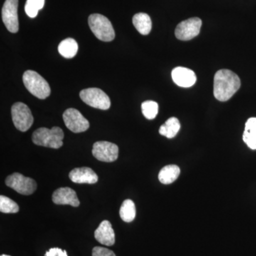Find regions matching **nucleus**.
Returning a JSON list of instances; mask_svg holds the SVG:
<instances>
[{
	"instance_id": "ddd939ff",
	"label": "nucleus",
	"mask_w": 256,
	"mask_h": 256,
	"mask_svg": "<svg viewBox=\"0 0 256 256\" xmlns=\"http://www.w3.org/2000/svg\"><path fill=\"white\" fill-rule=\"evenodd\" d=\"M173 82L182 88H190L196 82V74L191 69L184 67H176L172 72Z\"/></svg>"
},
{
	"instance_id": "6e6552de",
	"label": "nucleus",
	"mask_w": 256,
	"mask_h": 256,
	"mask_svg": "<svg viewBox=\"0 0 256 256\" xmlns=\"http://www.w3.org/2000/svg\"><path fill=\"white\" fill-rule=\"evenodd\" d=\"M118 146L107 141H98L92 146V156L99 161L112 162L118 158Z\"/></svg>"
},
{
	"instance_id": "9d476101",
	"label": "nucleus",
	"mask_w": 256,
	"mask_h": 256,
	"mask_svg": "<svg viewBox=\"0 0 256 256\" xmlns=\"http://www.w3.org/2000/svg\"><path fill=\"white\" fill-rule=\"evenodd\" d=\"M63 119L67 128L74 133L85 132L90 127L88 120L76 109H67L64 112Z\"/></svg>"
},
{
	"instance_id": "f3484780",
	"label": "nucleus",
	"mask_w": 256,
	"mask_h": 256,
	"mask_svg": "<svg viewBox=\"0 0 256 256\" xmlns=\"http://www.w3.org/2000/svg\"><path fill=\"white\" fill-rule=\"evenodd\" d=\"M132 23L138 32L142 35L149 34L152 30V21L149 15L146 13H138L134 15Z\"/></svg>"
},
{
	"instance_id": "6ab92c4d",
	"label": "nucleus",
	"mask_w": 256,
	"mask_h": 256,
	"mask_svg": "<svg viewBox=\"0 0 256 256\" xmlns=\"http://www.w3.org/2000/svg\"><path fill=\"white\" fill-rule=\"evenodd\" d=\"M78 46L75 40L66 38L58 45V52L66 58H72L78 53Z\"/></svg>"
},
{
	"instance_id": "dca6fc26",
	"label": "nucleus",
	"mask_w": 256,
	"mask_h": 256,
	"mask_svg": "<svg viewBox=\"0 0 256 256\" xmlns=\"http://www.w3.org/2000/svg\"><path fill=\"white\" fill-rule=\"evenodd\" d=\"M242 139L249 148L256 150V118L248 120Z\"/></svg>"
},
{
	"instance_id": "4be33fe9",
	"label": "nucleus",
	"mask_w": 256,
	"mask_h": 256,
	"mask_svg": "<svg viewBox=\"0 0 256 256\" xmlns=\"http://www.w3.org/2000/svg\"><path fill=\"white\" fill-rule=\"evenodd\" d=\"M20 210L18 204L9 197L1 195L0 196V210L4 214L18 213Z\"/></svg>"
},
{
	"instance_id": "0eeeda50",
	"label": "nucleus",
	"mask_w": 256,
	"mask_h": 256,
	"mask_svg": "<svg viewBox=\"0 0 256 256\" xmlns=\"http://www.w3.org/2000/svg\"><path fill=\"white\" fill-rule=\"evenodd\" d=\"M6 186L13 188L20 194L31 195L36 191L37 184L33 178H26L20 173L10 175L5 180Z\"/></svg>"
},
{
	"instance_id": "a878e982",
	"label": "nucleus",
	"mask_w": 256,
	"mask_h": 256,
	"mask_svg": "<svg viewBox=\"0 0 256 256\" xmlns=\"http://www.w3.org/2000/svg\"><path fill=\"white\" fill-rule=\"evenodd\" d=\"M45 256H68L66 250H62L58 248H50L48 252H46Z\"/></svg>"
},
{
	"instance_id": "f03ea898",
	"label": "nucleus",
	"mask_w": 256,
	"mask_h": 256,
	"mask_svg": "<svg viewBox=\"0 0 256 256\" xmlns=\"http://www.w3.org/2000/svg\"><path fill=\"white\" fill-rule=\"evenodd\" d=\"M64 138L63 130L58 127H54L52 129L38 128L32 134V141L35 144L54 149H58L63 146Z\"/></svg>"
},
{
	"instance_id": "f257e3e1",
	"label": "nucleus",
	"mask_w": 256,
	"mask_h": 256,
	"mask_svg": "<svg viewBox=\"0 0 256 256\" xmlns=\"http://www.w3.org/2000/svg\"><path fill=\"white\" fill-rule=\"evenodd\" d=\"M240 87L238 76L228 69H222L216 73L214 78V95L220 101L232 98Z\"/></svg>"
},
{
	"instance_id": "7ed1b4c3",
	"label": "nucleus",
	"mask_w": 256,
	"mask_h": 256,
	"mask_svg": "<svg viewBox=\"0 0 256 256\" xmlns=\"http://www.w3.org/2000/svg\"><path fill=\"white\" fill-rule=\"evenodd\" d=\"M23 82L30 94L37 98L44 100L50 96V84L34 70H28L25 72L23 75Z\"/></svg>"
},
{
	"instance_id": "39448f33",
	"label": "nucleus",
	"mask_w": 256,
	"mask_h": 256,
	"mask_svg": "<svg viewBox=\"0 0 256 256\" xmlns=\"http://www.w3.org/2000/svg\"><path fill=\"white\" fill-rule=\"evenodd\" d=\"M80 98L86 104L94 108L104 110L110 108V98L100 88H90L84 89L80 92Z\"/></svg>"
},
{
	"instance_id": "a211bd4d",
	"label": "nucleus",
	"mask_w": 256,
	"mask_h": 256,
	"mask_svg": "<svg viewBox=\"0 0 256 256\" xmlns=\"http://www.w3.org/2000/svg\"><path fill=\"white\" fill-rule=\"evenodd\" d=\"M180 174V169L174 164L166 165L160 170L158 178L163 184H170L174 182Z\"/></svg>"
},
{
	"instance_id": "bb28decb",
	"label": "nucleus",
	"mask_w": 256,
	"mask_h": 256,
	"mask_svg": "<svg viewBox=\"0 0 256 256\" xmlns=\"http://www.w3.org/2000/svg\"><path fill=\"white\" fill-rule=\"evenodd\" d=\"M1 256H8V255H2Z\"/></svg>"
},
{
	"instance_id": "f8f14e48",
	"label": "nucleus",
	"mask_w": 256,
	"mask_h": 256,
	"mask_svg": "<svg viewBox=\"0 0 256 256\" xmlns=\"http://www.w3.org/2000/svg\"><path fill=\"white\" fill-rule=\"evenodd\" d=\"M52 201L58 205H70L74 207L80 205L76 193L69 188H62L56 190L52 196Z\"/></svg>"
},
{
	"instance_id": "b1692460",
	"label": "nucleus",
	"mask_w": 256,
	"mask_h": 256,
	"mask_svg": "<svg viewBox=\"0 0 256 256\" xmlns=\"http://www.w3.org/2000/svg\"><path fill=\"white\" fill-rule=\"evenodd\" d=\"M45 0H26L25 12L30 18H36L38 11L44 6Z\"/></svg>"
},
{
	"instance_id": "5701e85b",
	"label": "nucleus",
	"mask_w": 256,
	"mask_h": 256,
	"mask_svg": "<svg viewBox=\"0 0 256 256\" xmlns=\"http://www.w3.org/2000/svg\"><path fill=\"white\" fill-rule=\"evenodd\" d=\"M143 116L148 120L156 118L159 110V106L152 100L144 101L141 106Z\"/></svg>"
},
{
	"instance_id": "aec40b11",
	"label": "nucleus",
	"mask_w": 256,
	"mask_h": 256,
	"mask_svg": "<svg viewBox=\"0 0 256 256\" xmlns=\"http://www.w3.org/2000/svg\"><path fill=\"white\" fill-rule=\"evenodd\" d=\"M181 126L178 120L174 117L170 118L160 128L159 132L161 136L171 139L176 136Z\"/></svg>"
},
{
	"instance_id": "1a4fd4ad",
	"label": "nucleus",
	"mask_w": 256,
	"mask_h": 256,
	"mask_svg": "<svg viewBox=\"0 0 256 256\" xmlns=\"http://www.w3.org/2000/svg\"><path fill=\"white\" fill-rule=\"evenodd\" d=\"M202 20L198 18H188L176 26L175 35L178 40L188 41L198 36L201 30Z\"/></svg>"
},
{
	"instance_id": "393cba45",
	"label": "nucleus",
	"mask_w": 256,
	"mask_h": 256,
	"mask_svg": "<svg viewBox=\"0 0 256 256\" xmlns=\"http://www.w3.org/2000/svg\"><path fill=\"white\" fill-rule=\"evenodd\" d=\"M92 256H116L114 252L106 248L96 246L92 249Z\"/></svg>"
},
{
	"instance_id": "20e7f679",
	"label": "nucleus",
	"mask_w": 256,
	"mask_h": 256,
	"mask_svg": "<svg viewBox=\"0 0 256 256\" xmlns=\"http://www.w3.org/2000/svg\"><path fill=\"white\" fill-rule=\"evenodd\" d=\"M88 24L94 35L102 42H112L116 36L114 28L110 20L100 14H90Z\"/></svg>"
},
{
	"instance_id": "412c9836",
	"label": "nucleus",
	"mask_w": 256,
	"mask_h": 256,
	"mask_svg": "<svg viewBox=\"0 0 256 256\" xmlns=\"http://www.w3.org/2000/svg\"><path fill=\"white\" fill-rule=\"evenodd\" d=\"M121 220L124 222H132L136 218V208L134 202L130 200H124L120 210Z\"/></svg>"
},
{
	"instance_id": "9b49d317",
	"label": "nucleus",
	"mask_w": 256,
	"mask_h": 256,
	"mask_svg": "<svg viewBox=\"0 0 256 256\" xmlns=\"http://www.w3.org/2000/svg\"><path fill=\"white\" fill-rule=\"evenodd\" d=\"M18 0H6L2 10V18L5 26L11 33L18 31Z\"/></svg>"
},
{
	"instance_id": "2eb2a0df",
	"label": "nucleus",
	"mask_w": 256,
	"mask_h": 256,
	"mask_svg": "<svg viewBox=\"0 0 256 256\" xmlns=\"http://www.w3.org/2000/svg\"><path fill=\"white\" fill-rule=\"evenodd\" d=\"M69 178L74 183L96 184L98 180V176L95 172L89 168H75L69 174Z\"/></svg>"
},
{
	"instance_id": "4468645a",
	"label": "nucleus",
	"mask_w": 256,
	"mask_h": 256,
	"mask_svg": "<svg viewBox=\"0 0 256 256\" xmlns=\"http://www.w3.org/2000/svg\"><path fill=\"white\" fill-rule=\"evenodd\" d=\"M94 236L96 240L102 245L111 246H114L116 242L114 230L112 228L110 222L107 220L101 222L99 226L96 229Z\"/></svg>"
},
{
	"instance_id": "423d86ee",
	"label": "nucleus",
	"mask_w": 256,
	"mask_h": 256,
	"mask_svg": "<svg viewBox=\"0 0 256 256\" xmlns=\"http://www.w3.org/2000/svg\"><path fill=\"white\" fill-rule=\"evenodd\" d=\"M13 124L18 130L26 132L32 127L34 118L30 108L23 102H18L12 107Z\"/></svg>"
}]
</instances>
